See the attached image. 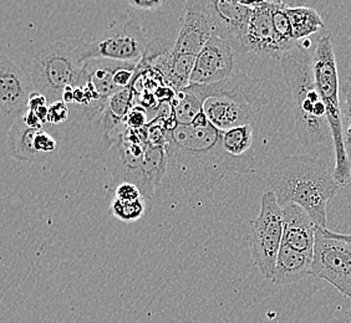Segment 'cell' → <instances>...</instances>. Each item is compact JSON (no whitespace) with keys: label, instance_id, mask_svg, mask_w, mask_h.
Segmentation results:
<instances>
[{"label":"cell","instance_id":"cell-9","mask_svg":"<svg viewBox=\"0 0 351 323\" xmlns=\"http://www.w3.org/2000/svg\"><path fill=\"white\" fill-rule=\"evenodd\" d=\"M311 275L325 280L351 298V245L325 237L317 229Z\"/></svg>","mask_w":351,"mask_h":323},{"label":"cell","instance_id":"cell-6","mask_svg":"<svg viewBox=\"0 0 351 323\" xmlns=\"http://www.w3.org/2000/svg\"><path fill=\"white\" fill-rule=\"evenodd\" d=\"M84 64L79 47L54 41L35 51L29 75L36 92L44 94L53 103L61 101L68 86H76Z\"/></svg>","mask_w":351,"mask_h":323},{"label":"cell","instance_id":"cell-34","mask_svg":"<svg viewBox=\"0 0 351 323\" xmlns=\"http://www.w3.org/2000/svg\"><path fill=\"white\" fill-rule=\"evenodd\" d=\"M61 101L65 102V103H73L75 101V88L74 86H68V88L64 90V94H62V99Z\"/></svg>","mask_w":351,"mask_h":323},{"label":"cell","instance_id":"cell-27","mask_svg":"<svg viewBox=\"0 0 351 323\" xmlns=\"http://www.w3.org/2000/svg\"><path fill=\"white\" fill-rule=\"evenodd\" d=\"M115 196L117 199L125 202H135L143 198L140 188L134 183L129 182L120 183L116 188Z\"/></svg>","mask_w":351,"mask_h":323},{"label":"cell","instance_id":"cell-30","mask_svg":"<svg viewBox=\"0 0 351 323\" xmlns=\"http://www.w3.org/2000/svg\"><path fill=\"white\" fill-rule=\"evenodd\" d=\"M129 7L134 8L136 10L141 12H152V10H158L161 8L167 5L169 3L165 0H130Z\"/></svg>","mask_w":351,"mask_h":323},{"label":"cell","instance_id":"cell-5","mask_svg":"<svg viewBox=\"0 0 351 323\" xmlns=\"http://www.w3.org/2000/svg\"><path fill=\"white\" fill-rule=\"evenodd\" d=\"M314 75L317 91L326 107L331 140L334 142L335 168L332 175L341 187H345L351 182V161L345 147L338 66L332 49V36L329 31L317 38L314 51Z\"/></svg>","mask_w":351,"mask_h":323},{"label":"cell","instance_id":"cell-31","mask_svg":"<svg viewBox=\"0 0 351 323\" xmlns=\"http://www.w3.org/2000/svg\"><path fill=\"white\" fill-rule=\"evenodd\" d=\"M47 102H49V100H47L44 94H41L40 92H36V91H35L34 94L30 96L27 109H32V111H34L35 112V111H38L39 108L49 106Z\"/></svg>","mask_w":351,"mask_h":323},{"label":"cell","instance_id":"cell-23","mask_svg":"<svg viewBox=\"0 0 351 323\" xmlns=\"http://www.w3.org/2000/svg\"><path fill=\"white\" fill-rule=\"evenodd\" d=\"M195 55H176L172 53L169 71L165 79L171 85V88L175 90L176 94L182 91L183 88H189V79L195 68Z\"/></svg>","mask_w":351,"mask_h":323},{"label":"cell","instance_id":"cell-3","mask_svg":"<svg viewBox=\"0 0 351 323\" xmlns=\"http://www.w3.org/2000/svg\"><path fill=\"white\" fill-rule=\"evenodd\" d=\"M317 42L299 41L280 59L284 79L291 94L295 132L305 148L324 144L331 137L326 107L319 94L314 75V51Z\"/></svg>","mask_w":351,"mask_h":323},{"label":"cell","instance_id":"cell-33","mask_svg":"<svg viewBox=\"0 0 351 323\" xmlns=\"http://www.w3.org/2000/svg\"><path fill=\"white\" fill-rule=\"evenodd\" d=\"M325 237H329V239H338V240H343V242H348L351 245V234H340V233H335V231H330V230L326 229V228H317Z\"/></svg>","mask_w":351,"mask_h":323},{"label":"cell","instance_id":"cell-28","mask_svg":"<svg viewBox=\"0 0 351 323\" xmlns=\"http://www.w3.org/2000/svg\"><path fill=\"white\" fill-rule=\"evenodd\" d=\"M68 118V103H65L64 101H56L49 105L47 122H50L53 125H59V123L66 121Z\"/></svg>","mask_w":351,"mask_h":323},{"label":"cell","instance_id":"cell-26","mask_svg":"<svg viewBox=\"0 0 351 323\" xmlns=\"http://www.w3.org/2000/svg\"><path fill=\"white\" fill-rule=\"evenodd\" d=\"M128 127L132 129H142L149 126V116L147 111L142 106H132L130 109L129 115L126 117Z\"/></svg>","mask_w":351,"mask_h":323},{"label":"cell","instance_id":"cell-14","mask_svg":"<svg viewBox=\"0 0 351 323\" xmlns=\"http://www.w3.org/2000/svg\"><path fill=\"white\" fill-rule=\"evenodd\" d=\"M247 53L280 60L283 53L278 44L271 19L270 1H254L247 35Z\"/></svg>","mask_w":351,"mask_h":323},{"label":"cell","instance_id":"cell-18","mask_svg":"<svg viewBox=\"0 0 351 323\" xmlns=\"http://www.w3.org/2000/svg\"><path fill=\"white\" fill-rule=\"evenodd\" d=\"M38 132V129L27 127L23 117L15 122L8 133L10 155L19 161H38L40 153L34 148V138Z\"/></svg>","mask_w":351,"mask_h":323},{"label":"cell","instance_id":"cell-4","mask_svg":"<svg viewBox=\"0 0 351 323\" xmlns=\"http://www.w3.org/2000/svg\"><path fill=\"white\" fill-rule=\"evenodd\" d=\"M202 99L203 112L221 132L252 125L261 108L269 103L261 81L244 73H233L228 79L212 85H189Z\"/></svg>","mask_w":351,"mask_h":323},{"label":"cell","instance_id":"cell-15","mask_svg":"<svg viewBox=\"0 0 351 323\" xmlns=\"http://www.w3.org/2000/svg\"><path fill=\"white\" fill-rule=\"evenodd\" d=\"M283 208V244L304 254L313 255L315 246L317 225L311 216L297 204H287Z\"/></svg>","mask_w":351,"mask_h":323},{"label":"cell","instance_id":"cell-12","mask_svg":"<svg viewBox=\"0 0 351 323\" xmlns=\"http://www.w3.org/2000/svg\"><path fill=\"white\" fill-rule=\"evenodd\" d=\"M233 51L227 41L212 36L196 56L189 85H212L228 79L234 68Z\"/></svg>","mask_w":351,"mask_h":323},{"label":"cell","instance_id":"cell-24","mask_svg":"<svg viewBox=\"0 0 351 323\" xmlns=\"http://www.w3.org/2000/svg\"><path fill=\"white\" fill-rule=\"evenodd\" d=\"M340 108L343 118V135L345 147L351 161V76L346 77L340 85Z\"/></svg>","mask_w":351,"mask_h":323},{"label":"cell","instance_id":"cell-20","mask_svg":"<svg viewBox=\"0 0 351 323\" xmlns=\"http://www.w3.org/2000/svg\"><path fill=\"white\" fill-rule=\"evenodd\" d=\"M222 144L224 151L234 158L253 159V157L250 155V151L253 146L252 125L238 126L223 132Z\"/></svg>","mask_w":351,"mask_h":323},{"label":"cell","instance_id":"cell-16","mask_svg":"<svg viewBox=\"0 0 351 323\" xmlns=\"http://www.w3.org/2000/svg\"><path fill=\"white\" fill-rule=\"evenodd\" d=\"M313 255L293 249L283 244L278 255L276 274L271 283L276 285H291L299 283L311 275Z\"/></svg>","mask_w":351,"mask_h":323},{"label":"cell","instance_id":"cell-25","mask_svg":"<svg viewBox=\"0 0 351 323\" xmlns=\"http://www.w3.org/2000/svg\"><path fill=\"white\" fill-rule=\"evenodd\" d=\"M146 210V203L145 198L135 202H125L115 198L111 205H110V211L112 216H116L121 222H136L138 220Z\"/></svg>","mask_w":351,"mask_h":323},{"label":"cell","instance_id":"cell-2","mask_svg":"<svg viewBox=\"0 0 351 323\" xmlns=\"http://www.w3.org/2000/svg\"><path fill=\"white\" fill-rule=\"evenodd\" d=\"M268 185L280 207L297 204L317 228H326L328 203L341 190L328 164L311 155H291L270 169Z\"/></svg>","mask_w":351,"mask_h":323},{"label":"cell","instance_id":"cell-29","mask_svg":"<svg viewBox=\"0 0 351 323\" xmlns=\"http://www.w3.org/2000/svg\"><path fill=\"white\" fill-rule=\"evenodd\" d=\"M58 147V143L54 140V137L44 132L43 129L39 131L34 138V148L39 153H49V152H54Z\"/></svg>","mask_w":351,"mask_h":323},{"label":"cell","instance_id":"cell-32","mask_svg":"<svg viewBox=\"0 0 351 323\" xmlns=\"http://www.w3.org/2000/svg\"><path fill=\"white\" fill-rule=\"evenodd\" d=\"M23 120L27 123V127L33 128V129L41 131V128L44 126V123L41 122L40 118L32 109H27L25 115L23 116Z\"/></svg>","mask_w":351,"mask_h":323},{"label":"cell","instance_id":"cell-13","mask_svg":"<svg viewBox=\"0 0 351 323\" xmlns=\"http://www.w3.org/2000/svg\"><path fill=\"white\" fill-rule=\"evenodd\" d=\"M212 36H215V33L207 1H187L182 27L173 47V54L197 56Z\"/></svg>","mask_w":351,"mask_h":323},{"label":"cell","instance_id":"cell-21","mask_svg":"<svg viewBox=\"0 0 351 323\" xmlns=\"http://www.w3.org/2000/svg\"><path fill=\"white\" fill-rule=\"evenodd\" d=\"M203 103L202 99L192 86L183 88L182 91L176 94L171 103L176 121L180 125H191L195 117L202 112Z\"/></svg>","mask_w":351,"mask_h":323},{"label":"cell","instance_id":"cell-10","mask_svg":"<svg viewBox=\"0 0 351 323\" xmlns=\"http://www.w3.org/2000/svg\"><path fill=\"white\" fill-rule=\"evenodd\" d=\"M34 82L30 75L21 70L3 50L0 56V112L3 129L25 115L30 96L34 94Z\"/></svg>","mask_w":351,"mask_h":323},{"label":"cell","instance_id":"cell-22","mask_svg":"<svg viewBox=\"0 0 351 323\" xmlns=\"http://www.w3.org/2000/svg\"><path fill=\"white\" fill-rule=\"evenodd\" d=\"M271 4V19L277 36L278 44L283 55L291 51L298 42L294 39L291 29V18L288 14V5L282 1H270Z\"/></svg>","mask_w":351,"mask_h":323},{"label":"cell","instance_id":"cell-17","mask_svg":"<svg viewBox=\"0 0 351 323\" xmlns=\"http://www.w3.org/2000/svg\"><path fill=\"white\" fill-rule=\"evenodd\" d=\"M132 108V90L131 88L121 90L120 92L110 97L106 107L100 115L99 131L101 135L106 137L114 135L119 138L123 132H120L119 128L122 125H126V117L129 115L130 109ZM128 126V125H126Z\"/></svg>","mask_w":351,"mask_h":323},{"label":"cell","instance_id":"cell-1","mask_svg":"<svg viewBox=\"0 0 351 323\" xmlns=\"http://www.w3.org/2000/svg\"><path fill=\"white\" fill-rule=\"evenodd\" d=\"M222 135L212 125L178 123L167 131L169 188L180 194L210 190L230 172L253 170L254 159L234 158L224 151Z\"/></svg>","mask_w":351,"mask_h":323},{"label":"cell","instance_id":"cell-19","mask_svg":"<svg viewBox=\"0 0 351 323\" xmlns=\"http://www.w3.org/2000/svg\"><path fill=\"white\" fill-rule=\"evenodd\" d=\"M293 35L297 42L309 39L311 35L324 30V21L315 9L306 7H288Z\"/></svg>","mask_w":351,"mask_h":323},{"label":"cell","instance_id":"cell-7","mask_svg":"<svg viewBox=\"0 0 351 323\" xmlns=\"http://www.w3.org/2000/svg\"><path fill=\"white\" fill-rule=\"evenodd\" d=\"M145 29L132 16L126 14L114 21L95 41L79 45L84 60L105 59L140 64L149 49Z\"/></svg>","mask_w":351,"mask_h":323},{"label":"cell","instance_id":"cell-8","mask_svg":"<svg viewBox=\"0 0 351 323\" xmlns=\"http://www.w3.org/2000/svg\"><path fill=\"white\" fill-rule=\"evenodd\" d=\"M252 259L265 279L273 280L276 274L278 255L283 245V208L277 196L268 190L261 201V210L250 222Z\"/></svg>","mask_w":351,"mask_h":323},{"label":"cell","instance_id":"cell-11","mask_svg":"<svg viewBox=\"0 0 351 323\" xmlns=\"http://www.w3.org/2000/svg\"><path fill=\"white\" fill-rule=\"evenodd\" d=\"M215 36L227 41L233 50L247 53V35L253 3L206 0Z\"/></svg>","mask_w":351,"mask_h":323}]
</instances>
